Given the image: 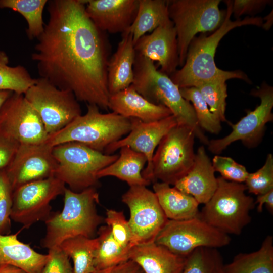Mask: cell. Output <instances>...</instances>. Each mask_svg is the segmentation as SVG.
Returning <instances> with one entry per match:
<instances>
[{"label":"cell","mask_w":273,"mask_h":273,"mask_svg":"<svg viewBox=\"0 0 273 273\" xmlns=\"http://www.w3.org/2000/svg\"><path fill=\"white\" fill-rule=\"evenodd\" d=\"M219 0L167 1L169 18L175 27L179 66L185 61L189 47L195 35L217 29L225 14L219 8Z\"/></svg>","instance_id":"9"},{"label":"cell","mask_w":273,"mask_h":273,"mask_svg":"<svg viewBox=\"0 0 273 273\" xmlns=\"http://www.w3.org/2000/svg\"><path fill=\"white\" fill-rule=\"evenodd\" d=\"M57 166L54 176L80 192L99 186L97 173L115 162L118 154H106L77 142H68L53 147Z\"/></svg>","instance_id":"7"},{"label":"cell","mask_w":273,"mask_h":273,"mask_svg":"<svg viewBox=\"0 0 273 273\" xmlns=\"http://www.w3.org/2000/svg\"><path fill=\"white\" fill-rule=\"evenodd\" d=\"M212 164L215 172H218L221 177L228 181L244 183L249 173L244 165L230 157L215 155Z\"/></svg>","instance_id":"39"},{"label":"cell","mask_w":273,"mask_h":273,"mask_svg":"<svg viewBox=\"0 0 273 273\" xmlns=\"http://www.w3.org/2000/svg\"><path fill=\"white\" fill-rule=\"evenodd\" d=\"M47 143L20 144L5 169L13 191L29 183L54 176L57 163Z\"/></svg>","instance_id":"16"},{"label":"cell","mask_w":273,"mask_h":273,"mask_svg":"<svg viewBox=\"0 0 273 273\" xmlns=\"http://www.w3.org/2000/svg\"><path fill=\"white\" fill-rule=\"evenodd\" d=\"M184 99L192 103L199 127L208 132L218 134L221 130V121L210 110L199 90L195 87L179 88Z\"/></svg>","instance_id":"34"},{"label":"cell","mask_w":273,"mask_h":273,"mask_svg":"<svg viewBox=\"0 0 273 273\" xmlns=\"http://www.w3.org/2000/svg\"><path fill=\"white\" fill-rule=\"evenodd\" d=\"M104 221L108 226L115 240L123 247L130 249L132 233L123 211L107 209Z\"/></svg>","instance_id":"38"},{"label":"cell","mask_w":273,"mask_h":273,"mask_svg":"<svg viewBox=\"0 0 273 273\" xmlns=\"http://www.w3.org/2000/svg\"><path fill=\"white\" fill-rule=\"evenodd\" d=\"M98 245L97 237L78 236L65 240L59 246L72 259L73 273H93L96 270L94 259Z\"/></svg>","instance_id":"29"},{"label":"cell","mask_w":273,"mask_h":273,"mask_svg":"<svg viewBox=\"0 0 273 273\" xmlns=\"http://www.w3.org/2000/svg\"><path fill=\"white\" fill-rule=\"evenodd\" d=\"M170 21L167 1L139 0L136 16L131 25L124 33L132 35L134 44L140 38L147 32H152L159 26Z\"/></svg>","instance_id":"27"},{"label":"cell","mask_w":273,"mask_h":273,"mask_svg":"<svg viewBox=\"0 0 273 273\" xmlns=\"http://www.w3.org/2000/svg\"><path fill=\"white\" fill-rule=\"evenodd\" d=\"M224 80H213L201 82L194 87L200 93L209 107L210 111L221 122H226L225 116L227 85Z\"/></svg>","instance_id":"35"},{"label":"cell","mask_w":273,"mask_h":273,"mask_svg":"<svg viewBox=\"0 0 273 273\" xmlns=\"http://www.w3.org/2000/svg\"><path fill=\"white\" fill-rule=\"evenodd\" d=\"M49 20L31 54L39 77L79 102L109 109L110 46L86 15L84 0L48 1Z\"/></svg>","instance_id":"1"},{"label":"cell","mask_w":273,"mask_h":273,"mask_svg":"<svg viewBox=\"0 0 273 273\" xmlns=\"http://www.w3.org/2000/svg\"><path fill=\"white\" fill-rule=\"evenodd\" d=\"M0 273H27L20 268L5 264L0 266Z\"/></svg>","instance_id":"45"},{"label":"cell","mask_w":273,"mask_h":273,"mask_svg":"<svg viewBox=\"0 0 273 273\" xmlns=\"http://www.w3.org/2000/svg\"><path fill=\"white\" fill-rule=\"evenodd\" d=\"M97 234L98 245L94 259L96 269L110 267L129 260V249L123 247L115 240L108 226L99 227Z\"/></svg>","instance_id":"30"},{"label":"cell","mask_w":273,"mask_h":273,"mask_svg":"<svg viewBox=\"0 0 273 273\" xmlns=\"http://www.w3.org/2000/svg\"><path fill=\"white\" fill-rule=\"evenodd\" d=\"M255 205H257V211L258 212H262L263 205L265 204L267 209L271 214L273 213V189L268 192L258 195L256 200L255 201Z\"/></svg>","instance_id":"44"},{"label":"cell","mask_w":273,"mask_h":273,"mask_svg":"<svg viewBox=\"0 0 273 273\" xmlns=\"http://www.w3.org/2000/svg\"><path fill=\"white\" fill-rule=\"evenodd\" d=\"M48 259L41 273H73L68 256L60 246L48 249Z\"/></svg>","instance_id":"40"},{"label":"cell","mask_w":273,"mask_h":273,"mask_svg":"<svg viewBox=\"0 0 273 273\" xmlns=\"http://www.w3.org/2000/svg\"><path fill=\"white\" fill-rule=\"evenodd\" d=\"M13 93L9 90H0V110L4 103Z\"/></svg>","instance_id":"46"},{"label":"cell","mask_w":273,"mask_h":273,"mask_svg":"<svg viewBox=\"0 0 273 273\" xmlns=\"http://www.w3.org/2000/svg\"><path fill=\"white\" fill-rule=\"evenodd\" d=\"M0 131L20 144L43 143L49 137L36 111L23 94L15 93L1 108Z\"/></svg>","instance_id":"15"},{"label":"cell","mask_w":273,"mask_h":273,"mask_svg":"<svg viewBox=\"0 0 273 273\" xmlns=\"http://www.w3.org/2000/svg\"><path fill=\"white\" fill-rule=\"evenodd\" d=\"M153 188L168 219L181 220L199 216V204L192 196L163 182L154 183Z\"/></svg>","instance_id":"25"},{"label":"cell","mask_w":273,"mask_h":273,"mask_svg":"<svg viewBox=\"0 0 273 273\" xmlns=\"http://www.w3.org/2000/svg\"><path fill=\"white\" fill-rule=\"evenodd\" d=\"M109 109L126 118H134L144 122L158 121L172 114L163 105L154 104L139 94L131 86L110 95Z\"/></svg>","instance_id":"21"},{"label":"cell","mask_w":273,"mask_h":273,"mask_svg":"<svg viewBox=\"0 0 273 273\" xmlns=\"http://www.w3.org/2000/svg\"><path fill=\"white\" fill-rule=\"evenodd\" d=\"M93 273H144L139 265L132 260L110 267L96 269Z\"/></svg>","instance_id":"43"},{"label":"cell","mask_w":273,"mask_h":273,"mask_svg":"<svg viewBox=\"0 0 273 273\" xmlns=\"http://www.w3.org/2000/svg\"><path fill=\"white\" fill-rule=\"evenodd\" d=\"M128 256L129 260L138 264L144 273H181L187 258L154 241L132 247Z\"/></svg>","instance_id":"22"},{"label":"cell","mask_w":273,"mask_h":273,"mask_svg":"<svg viewBox=\"0 0 273 273\" xmlns=\"http://www.w3.org/2000/svg\"><path fill=\"white\" fill-rule=\"evenodd\" d=\"M223 258L217 248L199 247L186 258L181 273H224Z\"/></svg>","instance_id":"33"},{"label":"cell","mask_w":273,"mask_h":273,"mask_svg":"<svg viewBox=\"0 0 273 273\" xmlns=\"http://www.w3.org/2000/svg\"><path fill=\"white\" fill-rule=\"evenodd\" d=\"M252 94L260 99V103L253 111L235 124L230 123L232 131L225 136L209 141L208 150L219 154L232 143L241 141L249 148L257 146L262 140L266 124L272 121L273 88L265 83L252 92Z\"/></svg>","instance_id":"14"},{"label":"cell","mask_w":273,"mask_h":273,"mask_svg":"<svg viewBox=\"0 0 273 273\" xmlns=\"http://www.w3.org/2000/svg\"><path fill=\"white\" fill-rule=\"evenodd\" d=\"M121 200L130 211L128 220L132 233L130 248L155 241L168 220L155 193L146 186H132L122 195Z\"/></svg>","instance_id":"13"},{"label":"cell","mask_w":273,"mask_h":273,"mask_svg":"<svg viewBox=\"0 0 273 273\" xmlns=\"http://www.w3.org/2000/svg\"><path fill=\"white\" fill-rule=\"evenodd\" d=\"M9 62L6 53L0 50V90L24 94L35 83L36 78L32 77L24 66H10Z\"/></svg>","instance_id":"32"},{"label":"cell","mask_w":273,"mask_h":273,"mask_svg":"<svg viewBox=\"0 0 273 273\" xmlns=\"http://www.w3.org/2000/svg\"><path fill=\"white\" fill-rule=\"evenodd\" d=\"M133 73L131 86L139 94L150 102L169 109L178 125L192 128L196 137L208 145L209 141L198 125L193 106L168 75L158 70L153 61L137 54Z\"/></svg>","instance_id":"4"},{"label":"cell","mask_w":273,"mask_h":273,"mask_svg":"<svg viewBox=\"0 0 273 273\" xmlns=\"http://www.w3.org/2000/svg\"><path fill=\"white\" fill-rule=\"evenodd\" d=\"M217 179V189L199 216L225 234L239 235L251 221L250 213L255 206V201L245 194V184L221 176Z\"/></svg>","instance_id":"6"},{"label":"cell","mask_w":273,"mask_h":273,"mask_svg":"<svg viewBox=\"0 0 273 273\" xmlns=\"http://www.w3.org/2000/svg\"><path fill=\"white\" fill-rule=\"evenodd\" d=\"M65 188L54 176L19 187L13 191L11 219L25 229L44 221L52 213L51 202L63 194Z\"/></svg>","instance_id":"12"},{"label":"cell","mask_w":273,"mask_h":273,"mask_svg":"<svg viewBox=\"0 0 273 273\" xmlns=\"http://www.w3.org/2000/svg\"><path fill=\"white\" fill-rule=\"evenodd\" d=\"M13 190L5 169L0 170V234H10Z\"/></svg>","instance_id":"37"},{"label":"cell","mask_w":273,"mask_h":273,"mask_svg":"<svg viewBox=\"0 0 273 273\" xmlns=\"http://www.w3.org/2000/svg\"><path fill=\"white\" fill-rule=\"evenodd\" d=\"M147 163V159L143 154L124 146L120 149L117 159L99 171L97 177L99 179L106 176H114L125 181L129 187H146L151 183L142 175Z\"/></svg>","instance_id":"26"},{"label":"cell","mask_w":273,"mask_h":273,"mask_svg":"<svg viewBox=\"0 0 273 273\" xmlns=\"http://www.w3.org/2000/svg\"><path fill=\"white\" fill-rule=\"evenodd\" d=\"M135 56L132 35L122 33V39L108 63L107 83L110 95L121 91L132 84Z\"/></svg>","instance_id":"23"},{"label":"cell","mask_w":273,"mask_h":273,"mask_svg":"<svg viewBox=\"0 0 273 273\" xmlns=\"http://www.w3.org/2000/svg\"><path fill=\"white\" fill-rule=\"evenodd\" d=\"M173 186L192 196L199 204H206L212 197L217 187V179L203 145L198 148L191 170Z\"/></svg>","instance_id":"20"},{"label":"cell","mask_w":273,"mask_h":273,"mask_svg":"<svg viewBox=\"0 0 273 273\" xmlns=\"http://www.w3.org/2000/svg\"><path fill=\"white\" fill-rule=\"evenodd\" d=\"M134 49L136 54L157 61L161 67L159 71L168 76L179 65L176 32L171 20L140 38Z\"/></svg>","instance_id":"18"},{"label":"cell","mask_w":273,"mask_h":273,"mask_svg":"<svg viewBox=\"0 0 273 273\" xmlns=\"http://www.w3.org/2000/svg\"><path fill=\"white\" fill-rule=\"evenodd\" d=\"M41 119L49 136L81 115L79 101L72 92L60 89L38 77L23 94Z\"/></svg>","instance_id":"10"},{"label":"cell","mask_w":273,"mask_h":273,"mask_svg":"<svg viewBox=\"0 0 273 273\" xmlns=\"http://www.w3.org/2000/svg\"><path fill=\"white\" fill-rule=\"evenodd\" d=\"M269 2L267 0H235L232 2V13L236 17L252 14L261 10Z\"/></svg>","instance_id":"42"},{"label":"cell","mask_w":273,"mask_h":273,"mask_svg":"<svg viewBox=\"0 0 273 273\" xmlns=\"http://www.w3.org/2000/svg\"><path fill=\"white\" fill-rule=\"evenodd\" d=\"M94 104H87V111L76 117L57 132L49 136L46 142L52 147L77 142L104 153L106 148L128 134L132 119L114 112L102 113Z\"/></svg>","instance_id":"5"},{"label":"cell","mask_w":273,"mask_h":273,"mask_svg":"<svg viewBox=\"0 0 273 273\" xmlns=\"http://www.w3.org/2000/svg\"><path fill=\"white\" fill-rule=\"evenodd\" d=\"M195 138L190 127L178 124L173 127L157 146L150 169L144 178L153 183L160 180L174 185L193 165Z\"/></svg>","instance_id":"8"},{"label":"cell","mask_w":273,"mask_h":273,"mask_svg":"<svg viewBox=\"0 0 273 273\" xmlns=\"http://www.w3.org/2000/svg\"><path fill=\"white\" fill-rule=\"evenodd\" d=\"M86 15L102 31L124 33L133 22L139 0H84Z\"/></svg>","instance_id":"19"},{"label":"cell","mask_w":273,"mask_h":273,"mask_svg":"<svg viewBox=\"0 0 273 273\" xmlns=\"http://www.w3.org/2000/svg\"><path fill=\"white\" fill-rule=\"evenodd\" d=\"M21 230L13 234H0V266L11 265L27 273H41L48 255L36 252L20 241L18 236Z\"/></svg>","instance_id":"24"},{"label":"cell","mask_w":273,"mask_h":273,"mask_svg":"<svg viewBox=\"0 0 273 273\" xmlns=\"http://www.w3.org/2000/svg\"><path fill=\"white\" fill-rule=\"evenodd\" d=\"M227 9L224 20L216 30L206 36L201 35L191 41L182 68L170 76L173 82L180 88L194 87L206 81L239 79L250 82L246 74L240 70L224 71L218 68L215 62L216 48L221 39L233 29L243 25L261 26L263 19L261 17H246L243 20L232 21V1H226Z\"/></svg>","instance_id":"2"},{"label":"cell","mask_w":273,"mask_h":273,"mask_svg":"<svg viewBox=\"0 0 273 273\" xmlns=\"http://www.w3.org/2000/svg\"><path fill=\"white\" fill-rule=\"evenodd\" d=\"M131 119L132 126L128 134L109 145L104 153L112 154L121 148L127 146L143 154L147 159V166L142 172L144 177L150 169L155 149L162 138L177 124V122L173 115L151 122H144L134 118Z\"/></svg>","instance_id":"17"},{"label":"cell","mask_w":273,"mask_h":273,"mask_svg":"<svg viewBox=\"0 0 273 273\" xmlns=\"http://www.w3.org/2000/svg\"><path fill=\"white\" fill-rule=\"evenodd\" d=\"M47 0H0V8H8L20 13L26 20L28 38H37L44 28L43 11Z\"/></svg>","instance_id":"31"},{"label":"cell","mask_w":273,"mask_h":273,"mask_svg":"<svg viewBox=\"0 0 273 273\" xmlns=\"http://www.w3.org/2000/svg\"><path fill=\"white\" fill-rule=\"evenodd\" d=\"M248 192L257 196L273 189V155L269 153L264 164L256 171L248 173L244 182Z\"/></svg>","instance_id":"36"},{"label":"cell","mask_w":273,"mask_h":273,"mask_svg":"<svg viewBox=\"0 0 273 273\" xmlns=\"http://www.w3.org/2000/svg\"><path fill=\"white\" fill-rule=\"evenodd\" d=\"M19 145L17 142L0 131V170L8 166Z\"/></svg>","instance_id":"41"},{"label":"cell","mask_w":273,"mask_h":273,"mask_svg":"<svg viewBox=\"0 0 273 273\" xmlns=\"http://www.w3.org/2000/svg\"><path fill=\"white\" fill-rule=\"evenodd\" d=\"M224 273H273V237L267 236L257 250L240 253L224 266Z\"/></svg>","instance_id":"28"},{"label":"cell","mask_w":273,"mask_h":273,"mask_svg":"<svg viewBox=\"0 0 273 273\" xmlns=\"http://www.w3.org/2000/svg\"><path fill=\"white\" fill-rule=\"evenodd\" d=\"M231 241L229 235L198 216L181 220L168 219L154 242L175 254L187 257L198 248L218 249L229 245Z\"/></svg>","instance_id":"11"},{"label":"cell","mask_w":273,"mask_h":273,"mask_svg":"<svg viewBox=\"0 0 273 273\" xmlns=\"http://www.w3.org/2000/svg\"><path fill=\"white\" fill-rule=\"evenodd\" d=\"M63 195L62 210L52 212L44 221L46 233L40 242L43 248L59 246L65 240L78 236L94 238L104 221L97 210L100 200L96 188L80 192L66 188Z\"/></svg>","instance_id":"3"}]
</instances>
